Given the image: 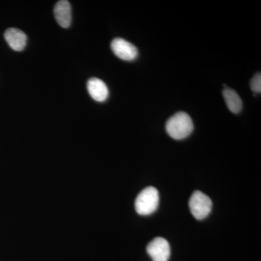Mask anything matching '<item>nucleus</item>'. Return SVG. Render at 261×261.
Wrapping results in <instances>:
<instances>
[{
  "label": "nucleus",
  "mask_w": 261,
  "mask_h": 261,
  "mask_svg": "<svg viewBox=\"0 0 261 261\" xmlns=\"http://www.w3.org/2000/svg\"><path fill=\"white\" fill-rule=\"evenodd\" d=\"M166 129L171 138L183 140L189 137L193 130V121L187 113L178 112L166 122Z\"/></svg>",
  "instance_id": "obj_1"
},
{
  "label": "nucleus",
  "mask_w": 261,
  "mask_h": 261,
  "mask_svg": "<svg viewBox=\"0 0 261 261\" xmlns=\"http://www.w3.org/2000/svg\"><path fill=\"white\" fill-rule=\"evenodd\" d=\"M159 205V193L157 189L149 187L144 189L137 196L135 209L141 216H148L157 210Z\"/></svg>",
  "instance_id": "obj_2"
},
{
  "label": "nucleus",
  "mask_w": 261,
  "mask_h": 261,
  "mask_svg": "<svg viewBox=\"0 0 261 261\" xmlns=\"http://www.w3.org/2000/svg\"><path fill=\"white\" fill-rule=\"evenodd\" d=\"M189 205L192 214L197 220L205 219L212 209V201L209 197L200 191H196L192 194Z\"/></svg>",
  "instance_id": "obj_3"
},
{
  "label": "nucleus",
  "mask_w": 261,
  "mask_h": 261,
  "mask_svg": "<svg viewBox=\"0 0 261 261\" xmlns=\"http://www.w3.org/2000/svg\"><path fill=\"white\" fill-rule=\"evenodd\" d=\"M147 252L152 261H168L171 255V247L167 240L157 238L148 244Z\"/></svg>",
  "instance_id": "obj_4"
},
{
  "label": "nucleus",
  "mask_w": 261,
  "mask_h": 261,
  "mask_svg": "<svg viewBox=\"0 0 261 261\" xmlns=\"http://www.w3.org/2000/svg\"><path fill=\"white\" fill-rule=\"evenodd\" d=\"M113 53L123 61H132L138 56V49L132 43L121 38L113 39L111 44Z\"/></svg>",
  "instance_id": "obj_5"
},
{
  "label": "nucleus",
  "mask_w": 261,
  "mask_h": 261,
  "mask_svg": "<svg viewBox=\"0 0 261 261\" xmlns=\"http://www.w3.org/2000/svg\"><path fill=\"white\" fill-rule=\"evenodd\" d=\"M54 15L58 23L63 28H68L71 23V8L69 2L61 0L56 3Z\"/></svg>",
  "instance_id": "obj_6"
},
{
  "label": "nucleus",
  "mask_w": 261,
  "mask_h": 261,
  "mask_svg": "<svg viewBox=\"0 0 261 261\" xmlns=\"http://www.w3.org/2000/svg\"><path fill=\"white\" fill-rule=\"evenodd\" d=\"M87 89L91 97L97 102H104L109 95L107 85L97 78H92L88 81Z\"/></svg>",
  "instance_id": "obj_7"
},
{
  "label": "nucleus",
  "mask_w": 261,
  "mask_h": 261,
  "mask_svg": "<svg viewBox=\"0 0 261 261\" xmlns=\"http://www.w3.org/2000/svg\"><path fill=\"white\" fill-rule=\"evenodd\" d=\"M4 36L5 40L13 50L22 51L27 45V35L18 29H8Z\"/></svg>",
  "instance_id": "obj_8"
},
{
  "label": "nucleus",
  "mask_w": 261,
  "mask_h": 261,
  "mask_svg": "<svg viewBox=\"0 0 261 261\" xmlns=\"http://www.w3.org/2000/svg\"><path fill=\"white\" fill-rule=\"evenodd\" d=\"M223 95L226 101V106L231 112L238 114L242 111L243 102L236 91L231 89H225L223 91Z\"/></svg>",
  "instance_id": "obj_9"
},
{
  "label": "nucleus",
  "mask_w": 261,
  "mask_h": 261,
  "mask_svg": "<svg viewBox=\"0 0 261 261\" xmlns=\"http://www.w3.org/2000/svg\"><path fill=\"white\" fill-rule=\"evenodd\" d=\"M250 88L254 92L260 94L261 92V75L257 73L250 82Z\"/></svg>",
  "instance_id": "obj_10"
}]
</instances>
